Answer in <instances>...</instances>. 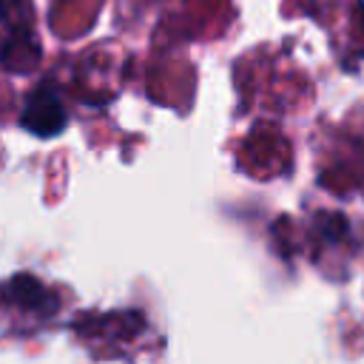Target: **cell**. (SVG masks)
<instances>
[{"label": "cell", "mask_w": 364, "mask_h": 364, "mask_svg": "<svg viewBox=\"0 0 364 364\" xmlns=\"http://www.w3.org/2000/svg\"><path fill=\"white\" fill-rule=\"evenodd\" d=\"M23 125L40 136H51L57 134L63 125H65V111H63V102L51 94V91H37L28 105H26V114H23Z\"/></svg>", "instance_id": "6da1fadb"}]
</instances>
